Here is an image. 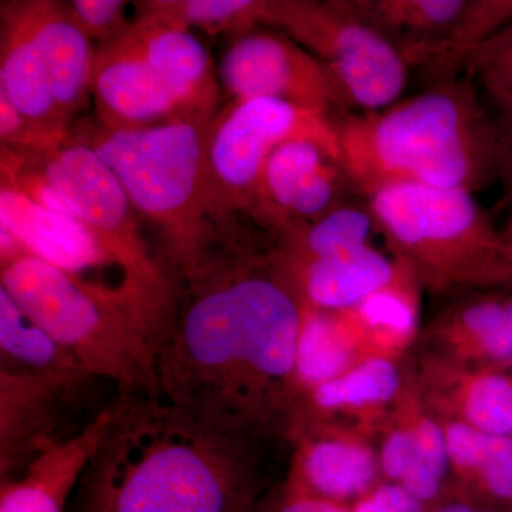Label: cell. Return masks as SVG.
<instances>
[{
    "label": "cell",
    "mask_w": 512,
    "mask_h": 512,
    "mask_svg": "<svg viewBox=\"0 0 512 512\" xmlns=\"http://www.w3.org/2000/svg\"><path fill=\"white\" fill-rule=\"evenodd\" d=\"M131 45L160 74L187 119H201L215 99L207 49L187 29L143 18L126 33Z\"/></svg>",
    "instance_id": "cell-23"
},
{
    "label": "cell",
    "mask_w": 512,
    "mask_h": 512,
    "mask_svg": "<svg viewBox=\"0 0 512 512\" xmlns=\"http://www.w3.org/2000/svg\"><path fill=\"white\" fill-rule=\"evenodd\" d=\"M350 187L357 188L342 154L311 138H296L266 160L252 210L285 235L345 204Z\"/></svg>",
    "instance_id": "cell-12"
},
{
    "label": "cell",
    "mask_w": 512,
    "mask_h": 512,
    "mask_svg": "<svg viewBox=\"0 0 512 512\" xmlns=\"http://www.w3.org/2000/svg\"><path fill=\"white\" fill-rule=\"evenodd\" d=\"M375 229L377 224L369 204L360 207L345 202L318 221L282 235L284 242L278 254L286 266L305 264L345 249L369 245Z\"/></svg>",
    "instance_id": "cell-29"
},
{
    "label": "cell",
    "mask_w": 512,
    "mask_h": 512,
    "mask_svg": "<svg viewBox=\"0 0 512 512\" xmlns=\"http://www.w3.org/2000/svg\"><path fill=\"white\" fill-rule=\"evenodd\" d=\"M419 340V349L460 365L511 366L512 296H461L421 330Z\"/></svg>",
    "instance_id": "cell-18"
},
{
    "label": "cell",
    "mask_w": 512,
    "mask_h": 512,
    "mask_svg": "<svg viewBox=\"0 0 512 512\" xmlns=\"http://www.w3.org/2000/svg\"><path fill=\"white\" fill-rule=\"evenodd\" d=\"M0 92L25 117L46 151L59 146L64 123L57 110L49 69L25 12L8 23L3 35Z\"/></svg>",
    "instance_id": "cell-24"
},
{
    "label": "cell",
    "mask_w": 512,
    "mask_h": 512,
    "mask_svg": "<svg viewBox=\"0 0 512 512\" xmlns=\"http://www.w3.org/2000/svg\"><path fill=\"white\" fill-rule=\"evenodd\" d=\"M375 443L383 481L400 485L430 507L451 497L446 436L421 397L410 359L403 362L402 387Z\"/></svg>",
    "instance_id": "cell-13"
},
{
    "label": "cell",
    "mask_w": 512,
    "mask_h": 512,
    "mask_svg": "<svg viewBox=\"0 0 512 512\" xmlns=\"http://www.w3.org/2000/svg\"><path fill=\"white\" fill-rule=\"evenodd\" d=\"M446 436L451 497L512 508V437L494 436L451 420H439Z\"/></svg>",
    "instance_id": "cell-25"
},
{
    "label": "cell",
    "mask_w": 512,
    "mask_h": 512,
    "mask_svg": "<svg viewBox=\"0 0 512 512\" xmlns=\"http://www.w3.org/2000/svg\"><path fill=\"white\" fill-rule=\"evenodd\" d=\"M83 386L32 370L0 366V474L20 473L55 441L63 406Z\"/></svg>",
    "instance_id": "cell-17"
},
{
    "label": "cell",
    "mask_w": 512,
    "mask_h": 512,
    "mask_svg": "<svg viewBox=\"0 0 512 512\" xmlns=\"http://www.w3.org/2000/svg\"><path fill=\"white\" fill-rule=\"evenodd\" d=\"M500 232L505 245V255H507L508 289H512V215Z\"/></svg>",
    "instance_id": "cell-37"
},
{
    "label": "cell",
    "mask_w": 512,
    "mask_h": 512,
    "mask_svg": "<svg viewBox=\"0 0 512 512\" xmlns=\"http://www.w3.org/2000/svg\"><path fill=\"white\" fill-rule=\"evenodd\" d=\"M353 505L306 497V495L285 494L274 512H352Z\"/></svg>",
    "instance_id": "cell-35"
},
{
    "label": "cell",
    "mask_w": 512,
    "mask_h": 512,
    "mask_svg": "<svg viewBox=\"0 0 512 512\" xmlns=\"http://www.w3.org/2000/svg\"><path fill=\"white\" fill-rule=\"evenodd\" d=\"M268 25L286 29L329 67L352 107L363 113L402 96L409 64L383 35L339 2H272Z\"/></svg>",
    "instance_id": "cell-7"
},
{
    "label": "cell",
    "mask_w": 512,
    "mask_h": 512,
    "mask_svg": "<svg viewBox=\"0 0 512 512\" xmlns=\"http://www.w3.org/2000/svg\"><path fill=\"white\" fill-rule=\"evenodd\" d=\"M2 288L94 379L124 396H158L157 355L168 312L87 284L28 254L2 265Z\"/></svg>",
    "instance_id": "cell-4"
},
{
    "label": "cell",
    "mask_w": 512,
    "mask_h": 512,
    "mask_svg": "<svg viewBox=\"0 0 512 512\" xmlns=\"http://www.w3.org/2000/svg\"><path fill=\"white\" fill-rule=\"evenodd\" d=\"M79 484V512H248L264 444L195 420L163 397L119 394Z\"/></svg>",
    "instance_id": "cell-2"
},
{
    "label": "cell",
    "mask_w": 512,
    "mask_h": 512,
    "mask_svg": "<svg viewBox=\"0 0 512 512\" xmlns=\"http://www.w3.org/2000/svg\"><path fill=\"white\" fill-rule=\"evenodd\" d=\"M0 357L3 365L59 377L80 386L94 379L42 326L26 315L2 286Z\"/></svg>",
    "instance_id": "cell-28"
},
{
    "label": "cell",
    "mask_w": 512,
    "mask_h": 512,
    "mask_svg": "<svg viewBox=\"0 0 512 512\" xmlns=\"http://www.w3.org/2000/svg\"><path fill=\"white\" fill-rule=\"evenodd\" d=\"M43 175L70 214L119 256L140 284L170 295L163 272L147 254L134 224L133 205L119 178L86 143H60L46 151Z\"/></svg>",
    "instance_id": "cell-10"
},
{
    "label": "cell",
    "mask_w": 512,
    "mask_h": 512,
    "mask_svg": "<svg viewBox=\"0 0 512 512\" xmlns=\"http://www.w3.org/2000/svg\"><path fill=\"white\" fill-rule=\"evenodd\" d=\"M424 504L400 485L380 483L353 504L352 512H431Z\"/></svg>",
    "instance_id": "cell-33"
},
{
    "label": "cell",
    "mask_w": 512,
    "mask_h": 512,
    "mask_svg": "<svg viewBox=\"0 0 512 512\" xmlns=\"http://www.w3.org/2000/svg\"><path fill=\"white\" fill-rule=\"evenodd\" d=\"M382 32L409 67L447 74L512 22V0H345Z\"/></svg>",
    "instance_id": "cell-9"
},
{
    "label": "cell",
    "mask_w": 512,
    "mask_h": 512,
    "mask_svg": "<svg viewBox=\"0 0 512 512\" xmlns=\"http://www.w3.org/2000/svg\"><path fill=\"white\" fill-rule=\"evenodd\" d=\"M113 416L101 409L82 430L43 447L15 477L2 480L0 512H64Z\"/></svg>",
    "instance_id": "cell-19"
},
{
    "label": "cell",
    "mask_w": 512,
    "mask_h": 512,
    "mask_svg": "<svg viewBox=\"0 0 512 512\" xmlns=\"http://www.w3.org/2000/svg\"><path fill=\"white\" fill-rule=\"evenodd\" d=\"M412 365L421 397L437 419L512 437L511 376L460 365L421 349Z\"/></svg>",
    "instance_id": "cell-16"
},
{
    "label": "cell",
    "mask_w": 512,
    "mask_h": 512,
    "mask_svg": "<svg viewBox=\"0 0 512 512\" xmlns=\"http://www.w3.org/2000/svg\"><path fill=\"white\" fill-rule=\"evenodd\" d=\"M431 512H494L488 510V508L480 507L473 503H468L466 500H460V498L450 497L447 500L441 501V503L434 505L433 511Z\"/></svg>",
    "instance_id": "cell-36"
},
{
    "label": "cell",
    "mask_w": 512,
    "mask_h": 512,
    "mask_svg": "<svg viewBox=\"0 0 512 512\" xmlns=\"http://www.w3.org/2000/svg\"><path fill=\"white\" fill-rule=\"evenodd\" d=\"M295 444L285 494L356 503L383 483L376 443L348 427L306 423L293 431Z\"/></svg>",
    "instance_id": "cell-14"
},
{
    "label": "cell",
    "mask_w": 512,
    "mask_h": 512,
    "mask_svg": "<svg viewBox=\"0 0 512 512\" xmlns=\"http://www.w3.org/2000/svg\"><path fill=\"white\" fill-rule=\"evenodd\" d=\"M497 180L503 185L505 204H512V117L498 120Z\"/></svg>",
    "instance_id": "cell-34"
},
{
    "label": "cell",
    "mask_w": 512,
    "mask_h": 512,
    "mask_svg": "<svg viewBox=\"0 0 512 512\" xmlns=\"http://www.w3.org/2000/svg\"><path fill=\"white\" fill-rule=\"evenodd\" d=\"M146 18L168 25L200 26L204 29H247L258 23L268 25L271 2L255 0H190L151 3Z\"/></svg>",
    "instance_id": "cell-30"
},
{
    "label": "cell",
    "mask_w": 512,
    "mask_h": 512,
    "mask_svg": "<svg viewBox=\"0 0 512 512\" xmlns=\"http://www.w3.org/2000/svg\"><path fill=\"white\" fill-rule=\"evenodd\" d=\"M343 161L369 195L392 184L476 192L497 180L498 121L485 113L468 79L369 113L335 119Z\"/></svg>",
    "instance_id": "cell-3"
},
{
    "label": "cell",
    "mask_w": 512,
    "mask_h": 512,
    "mask_svg": "<svg viewBox=\"0 0 512 512\" xmlns=\"http://www.w3.org/2000/svg\"><path fill=\"white\" fill-rule=\"evenodd\" d=\"M220 76L235 101L282 100L329 117L352 109L322 60L291 36L268 30H247L238 37L222 57Z\"/></svg>",
    "instance_id": "cell-11"
},
{
    "label": "cell",
    "mask_w": 512,
    "mask_h": 512,
    "mask_svg": "<svg viewBox=\"0 0 512 512\" xmlns=\"http://www.w3.org/2000/svg\"><path fill=\"white\" fill-rule=\"evenodd\" d=\"M23 12L49 69L57 110L66 123L92 87L96 56L90 39L69 10L39 3L26 6Z\"/></svg>",
    "instance_id": "cell-26"
},
{
    "label": "cell",
    "mask_w": 512,
    "mask_h": 512,
    "mask_svg": "<svg viewBox=\"0 0 512 512\" xmlns=\"http://www.w3.org/2000/svg\"><path fill=\"white\" fill-rule=\"evenodd\" d=\"M403 360H367L338 379L313 389L303 396L291 436L302 424L330 423L376 441L402 387Z\"/></svg>",
    "instance_id": "cell-21"
},
{
    "label": "cell",
    "mask_w": 512,
    "mask_h": 512,
    "mask_svg": "<svg viewBox=\"0 0 512 512\" xmlns=\"http://www.w3.org/2000/svg\"><path fill=\"white\" fill-rule=\"evenodd\" d=\"M92 89L107 127H147L187 119L160 74L126 33L96 56Z\"/></svg>",
    "instance_id": "cell-20"
},
{
    "label": "cell",
    "mask_w": 512,
    "mask_h": 512,
    "mask_svg": "<svg viewBox=\"0 0 512 512\" xmlns=\"http://www.w3.org/2000/svg\"><path fill=\"white\" fill-rule=\"evenodd\" d=\"M296 138H311L342 154L333 117L276 99L235 101L207 131L208 194L215 188L232 207H254L266 160Z\"/></svg>",
    "instance_id": "cell-8"
},
{
    "label": "cell",
    "mask_w": 512,
    "mask_h": 512,
    "mask_svg": "<svg viewBox=\"0 0 512 512\" xmlns=\"http://www.w3.org/2000/svg\"><path fill=\"white\" fill-rule=\"evenodd\" d=\"M0 221L2 229L19 242L26 254L87 284L94 272L117 268L148 289L86 224L70 215L47 210L10 184H3L0 191Z\"/></svg>",
    "instance_id": "cell-15"
},
{
    "label": "cell",
    "mask_w": 512,
    "mask_h": 512,
    "mask_svg": "<svg viewBox=\"0 0 512 512\" xmlns=\"http://www.w3.org/2000/svg\"><path fill=\"white\" fill-rule=\"evenodd\" d=\"M302 309L278 252L211 261L174 298L158 348L160 396L222 433L289 440L302 403Z\"/></svg>",
    "instance_id": "cell-1"
},
{
    "label": "cell",
    "mask_w": 512,
    "mask_h": 512,
    "mask_svg": "<svg viewBox=\"0 0 512 512\" xmlns=\"http://www.w3.org/2000/svg\"><path fill=\"white\" fill-rule=\"evenodd\" d=\"M466 69L484 87L501 117H512V22L470 53Z\"/></svg>",
    "instance_id": "cell-31"
},
{
    "label": "cell",
    "mask_w": 512,
    "mask_h": 512,
    "mask_svg": "<svg viewBox=\"0 0 512 512\" xmlns=\"http://www.w3.org/2000/svg\"><path fill=\"white\" fill-rule=\"evenodd\" d=\"M377 229L394 258L433 295L508 289L501 232L473 192L403 183L367 195Z\"/></svg>",
    "instance_id": "cell-5"
},
{
    "label": "cell",
    "mask_w": 512,
    "mask_h": 512,
    "mask_svg": "<svg viewBox=\"0 0 512 512\" xmlns=\"http://www.w3.org/2000/svg\"><path fill=\"white\" fill-rule=\"evenodd\" d=\"M202 119L104 128L87 146L119 178L134 210L157 222L171 261L187 281L208 264L198 224L208 195L207 131Z\"/></svg>",
    "instance_id": "cell-6"
},
{
    "label": "cell",
    "mask_w": 512,
    "mask_h": 512,
    "mask_svg": "<svg viewBox=\"0 0 512 512\" xmlns=\"http://www.w3.org/2000/svg\"><path fill=\"white\" fill-rule=\"evenodd\" d=\"M286 268L303 302L325 311L355 308L410 272L399 259L386 258L370 244Z\"/></svg>",
    "instance_id": "cell-22"
},
{
    "label": "cell",
    "mask_w": 512,
    "mask_h": 512,
    "mask_svg": "<svg viewBox=\"0 0 512 512\" xmlns=\"http://www.w3.org/2000/svg\"><path fill=\"white\" fill-rule=\"evenodd\" d=\"M124 5L119 0H76L67 10L89 39L110 45L128 32Z\"/></svg>",
    "instance_id": "cell-32"
},
{
    "label": "cell",
    "mask_w": 512,
    "mask_h": 512,
    "mask_svg": "<svg viewBox=\"0 0 512 512\" xmlns=\"http://www.w3.org/2000/svg\"><path fill=\"white\" fill-rule=\"evenodd\" d=\"M370 359L350 309L325 311L303 302L296 349V379L302 399Z\"/></svg>",
    "instance_id": "cell-27"
}]
</instances>
